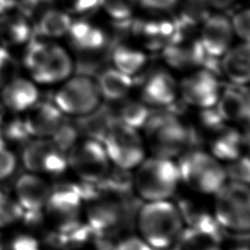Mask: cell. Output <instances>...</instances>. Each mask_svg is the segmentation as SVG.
I'll list each match as a JSON object with an SVG mask.
<instances>
[{"label": "cell", "instance_id": "obj_40", "mask_svg": "<svg viewBox=\"0 0 250 250\" xmlns=\"http://www.w3.org/2000/svg\"><path fill=\"white\" fill-rule=\"evenodd\" d=\"M91 25L87 21H77L74 22H71L69 25V28L67 32L69 33L71 44L75 47L77 46L88 34V32L91 29Z\"/></svg>", "mask_w": 250, "mask_h": 250}, {"label": "cell", "instance_id": "obj_35", "mask_svg": "<svg viewBox=\"0 0 250 250\" xmlns=\"http://www.w3.org/2000/svg\"><path fill=\"white\" fill-rule=\"evenodd\" d=\"M106 44V36L96 27H91L85 38L75 48L80 52H90L103 49Z\"/></svg>", "mask_w": 250, "mask_h": 250}, {"label": "cell", "instance_id": "obj_11", "mask_svg": "<svg viewBox=\"0 0 250 250\" xmlns=\"http://www.w3.org/2000/svg\"><path fill=\"white\" fill-rule=\"evenodd\" d=\"M85 204V223L96 234L109 235L125 220L126 208L121 198L100 193Z\"/></svg>", "mask_w": 250, "mask_h": 250}, {"label": "cell", "instance_id": "obj_25", "mask_svg": "<svg viewBox=\"0 0 250 250\" xmlns=\"http://www.w3.org/2000/svg\"><path fill=\"white\" fill-rule=\"evenodd\" d=\"M110 54L117 69L128 75L139 71L146 60L142 52L132 50L123 45L113 46Z\"/></svg>", "mask_w": 250, "mask_h": 250}, {"label": "cell", "instance_id": "obj_41", "mask_svg": "<svg viewBox=\"0 0 250 250\" xmlns=\"http://www.w3.org/2000/svg\"><path fill=\"white\" fill-rule=\"evenodd\" d=\"M113 250H152L143 239L137 236H127L117 241Z\"/></svg>", "mask_w": 250, "mask_h": 250}, {"label": "cell", "instance_id": "obj_42", "mask_svg": "<svg viewBox=\"0 0 250 250\" xmlns=\"http://www.w3.org/2000/svg\"><path fill=\"white\" fill-rule=\"evenodd\" d=\"M12 250H40L39 241L31 235L21 234L14 238L11 245Z\"/></svg>", "mask_w": 250, "mask_h": 250}, {"label": "cell", "instance_id": "obj_34", "mask_svg": "<svg viewBox=\"0 0 250 250\" xmlns=\"http://www.w3.org/2000/svg\"><path fill=\"white\" fill-rule=\"evenodd\" d=\"M3 139H7L13 143H25L30 138L26 128L24 126L23 119H13L7 123V125L2 129Z\"/></svg>", "mask_w": 250, "mask_h": 250}, {"label": "cell", "instance_id": "obj_24", "mask_svg": "<svg viewBox=\"0 0 250 250\" xmlns=\"http://www.w3.org/2000/svg\"><path fill=\"white\" fill-rule=\"evenodd\" d=\"M31 36V28L22 15L0 18V39L6 45H18Z\"/></svg>", "mask_w": 250, "mask_h": 250}, {"label": "cell", "instance_id": "obj_16", "mask_svg": "<svg viewBox=\"0 0 250 250\" xmlns=\"http://www.w3.org/2000/svg\"><path fill=\"white\" fill-rule=\"evenodd\" d=\"M209 141V152L221 162H229L242 155L244 138L240 131L224 125L212 132Z\"/></svg>", "mask_w": 250, "mask_h": 250}, {"label": "cell", "instance_id": "obj_18", "mask_svg": "<svg viewBox=\"0 0 250 250\" xmlns=\"http://www.w3.org/2000/svg\"><path fill=\"white\" fill-rule=\"evenodd\" d=\"M215 107L226 123L243 122L249 116L248 93L242 87H229L220 93Z\"/></svg>", "mask_w": 250, "mask_h": 250}, {"label": "cell", "instance_id": "obj_6", "mask_svg": "<svg viewBox=\"0 0 250 250\" xmlns=\"http://www.w3.org/2000/svg\"><path fill=\"white\" fill-rule=\"evenodd\" d=\"M102 145L110 164L121 169L133 171L146 157L143 135L116 117L105 132Z\"/></svg>", "mask_w": 250, "mask_h": 250}, {"label": "cell", "instance_id": "obj_32", "mask_svg": "<svg viewBox=\"0 0 250 250\" xmlns=\"http://www.w3.org/2000/svg\"><path fill=\"white\" fill-rule=\"evenodd\" d=\"M20 204L0 190V227H6L21 218Z\"/></svg>", "mask_w": 250, "mask_h": 250}, {"label": "cell", "instance_id": "obj_37", "mask_svg": "<svg viewBox=\"0 0 250 250\" xmlns=\"http://www.w3.org/2000/svg\"><path fill=\"white\" fill-rule=\"evenodd\" d=\"M18 66L9 53L0 56V87L5 86L15 76Z\"/></svg>", "mask_w": 250, "mask_h": 250}, {"label": "cell", "instance_id": "obj_8", "mask_svg": "<svg viewBox=\"0 0 250 250\" xmlns=\"http://www.w3.org/2000/svg\"><path fill=\"white\" fill-rule=\"evenodd\" d=\"M66 159L75 177L89 184L100 183L111 167L102 143L89 138L78 140L66 152Z\"/></svg>", "mask_w": 250, "mask_h": 250}, {"label": "cell", "instance_id": "obj_49", "mask_svg": "<svg viewBox=\"0 0 250 250\" xmlns=\"http://www.w3.org/2000/svg\"><path fill=\"white\" fill-rule=\"evenodd\" d=\"M230 250H248V249L245 248V247H235V248H232Z\"/></svg>", "mask_w": 250, "mask_h": 250}, {"label": "cell", "instance_id": "obj_14", "mask_svg": "<svg viewBox=\"0 0 250 250\" xmlns=\"http://www.w3.org/2000/svg\"><path fill=\"white\" fill-rule=\"evenodd\" d=\"M52 187L35 173L21 175L15 186L17 202L24 211H42Z\"/></svg>", "mask_w": 250, "mask_h": 250}, {"label": "cell", "instance_id": "obj_4", "mask_svg": "<svg viewBox=\"0 0 250 250\" xmlns=\"http://www.w3.org/2000/svg\"><path fill=\"white\" fill-rule=\"evenodd\" d=\"M176 164L180 183L197 194L214 195L228 182L225 166L208 150L188 149Z\"/></svg>", "mask_w": 250, "mask_h": 250}, {"label": "cell", "instance_id": "obj_44", "mask_svg": "<svg viewBox=\"0 0 250 250\" xmlns=\"http://www.w3.org/2000/svg\"><path fill=\"white\" fill-rule=\"evenodd\" d=\"M178 0H140L141 4L146 8L156 10H167L172 8Z\"/></svg>", "mask_w": 250, "mask_h": 250}, {"label": "cell", "instance_id": "obj_13", "mask_svg": "<svg viewBox=\"0 0 250 250\" xmlns=\"http://www.w3.org/2000/svg\"><path fill=\"white\" fill-rule=\"evenodd\" d=\"M63 121L64 115L54 103L38 101L23 118L26 131L33 138H51Z\"/></svg>", "mask_w": 250, "mask_h": 250}, {"label": "cell", "instance_id": "obj_20", "mask_svg": "<svg viewBox=\"0 0 250 250\" xmlns=\"http://www.w3.org/2000/svg\"><path fill=\"white\" fill-rule=\"evenodd\" d=\"M2 101L14 111H24L38 101V91L30 81L14 78L4 86Z\"/></svg>", "mask_w": 250, "mask_h": 250}, {"label": "cell", "instance_id": "obj_3", "mask_svg": "<svg viewBox=\"0 0 250 250\" xmlns=\"http://www.w3.org/2000/svg\"><path fill=\"white\" fill-rule=\"evenodd\" d=\"M132 176L133 190L145 202L169 200L180 185L176 162L159 156L146 157Z\"/></svg>", "mask_w": 250, "mask_h": 250}, {"label": "cell", "instance_id": "obj_21", "mask_svg": "<svg viewBox=\"0 0 250 250\" xmlns=\"http://www.w3.org/2000/svg\"><path fill=\"white\" fill-rule=\"evenodd\" d=\"M171 250H223L220 231L185 227Z\"/></svg>", "mask_w": 250, "mask_h": 250}, {"label": "cell", "instance_id": "obj_30", "mask_svg": "<svg viewBox=\"0 0 250 250\" xmlns=\"http://www.w3.org/2000/svg\"><path fill=\"white\" fill-rule=\"evenodd\" d=\"M49 50H50L49 45L38 40H32L31 43L28 45L24 54V58H23L24 65L31 72L35 71L46 61L49 54Z\"/></svg>", "mask_w": 250, "mask_h": 250}, {"label": "cell", "instance_id": "obj_45", "mask_svg": "<svg viewBox=\"0 0 250 250\" xmlns=\"http://www.w3.org/2000/svg\"><path fill=\"white\" fill-rule=\"evenodd\" d=\"M15 7H17V0H0V15L7 14Z\"/></svg>", "mask_w": 250, "mask_h": 250}, {"label": "cell", "instance_id": "obj_27", "mask_svg": "<svg viewBox=\"0 0 250 250\" xmlns=\"http://www.w3.org/2000/svg\"><path fill=\"white\" fill-rule=\"evenodd\" d=\"M149 114L148 105L143 102L127 101L119 107L115 117L120 122L140 130L146 122Z\"/></svg>", "mask_w": 250, "mask_h": 250}, {"label": "cell", "instance_id": "obj_28", "mask_svg": "<svg viewBox=\"0 0 250 250\" xmlns=\"http://www.w3.org/2000/svg\"><path fill=\"white\" fill-rule=\"evenodd\" d=\"M208 4L207 0H187L181 16L176 20L177 23L188 30L200 21H205L208 19Z\"/></svg>", "mask_w": 250, "mask_h": 250}, {"label": "cell", "instance_id": "obj_39", "mask_svg": "<svg viewBox=\"0 0 250 250\" xmlns=\"http://www.w3.org/2000/svg\"><path fill=\"white\" fill-rule=\"evenodd\" d=\"M249 11L244 10L236 14L232 19V25L236 34L245 41L249 39Z\"/></svg>", "mask_w": 250, "mask_h": 250}, {"label": "cell", "instance_id": "obj_38", "mask_svg": "<svg viewBox=\"0 0 250 250\" xmlns=\"http://www.w3.org/2000/svg\"><path fill=\"white\" fill-rule=\"evenodd\" d=\"M16 157L4 146H0V180L9 177L16 168Z\"/></svg>", "mask_w": 250, "mask_h": 250}, {"label": "cell", "instance_id": "obj_17", "mask_svg": "<svg viewBox=\"0 0 250 250\" xmlns=\"http://www.w3.org/2000/svg\"><path fill=\"white\" fill-rule=\"evenodd\" d=\"M231 40V26L223 16H214L206 20L200 42L206 52L219 57L227 52Z\"/></svg>", "mask_w": 250, "mask_h": 250}, {"label": "cell", "instance_id": "obj_43", "mask_svg": "<svg viewBox=\"0 0 250 250\" xmlns=\"http://www.w3.org/2000/svg\"><path fill=\"white\" fill-rule=\"evenodd\" d=\"M104 0H76L72 13L87 15L95 12L99 7L103 6Z\"/></svg>", "mask_w": 250, "mask_h": 250}, {"label": "cell", "instance_id": "obj_26", "mask_svg": "<svg viewBox=\"0 0 250 250\" xmlns=\"http://www.w3.org/2000/svg\"><path fill=\"white\" fill-rule=\"evenodd\" d=\"M71 20L65 13L49 10L41 17L36 29L41 35L58 37L67 32Z\"/></svg>", "mask_w": 250, "mask_h": 250}, {"label": "cell", "instance_id": "obj_48", "mask_svg": "<svg viewBox=\"0 0 250 250\" xmlns=\"http://www.w3.org/2000/svg\"><path fill=\"white\" fill-rule=\"evenodd\" d=\"M6 53H8V52L5 50V48H3V47L0 46V56L4 55V54H6Z\"/></svg>", "mask_w": 250, "mask_h": 250}, {"label": "cell", "instance_id": "obj_12", "mask_svg": "<svg viewBox=\"0 0 250 250\" xmlns=\"http://www.w3.org/2000/svg\"><path fill=\"white\" fill-rule=\"evenodd\" d=\"M180 93L185 104L203 109L215 106L221 92L216 75L207 69H203L183 79L180 85Z\"/></svg>", "mask_w": 250, "mask_h": 250}, {"label": "cell", "instance_id": "obj_36", "mask_svg": "<svg viewBox=\"0 0 250 250\" xmlns=\"http://www.w3.org/2000/svg\"><path fill=\"white\" fill-rule=\"evenodd\" d=\"M103 6L116 21L128 20L132 14L131 6L126 0H104Z\"/></svg>", "mask_w": 250, "mask_h": 250}, {"label": "cell", "instance_id": "obj_7", "mask_svg": "<svg viewBox=\"0 0 250 250\" xmlns=\"http://www.w3.org/2000/svg\"><path fill=\"white\" fill-rule=\"evenodd\" d=\"M101 94L91 77L78 74L55 94L53 103L64 116L82 118L101 105Z\"/></svg>", "mask_w": 250, "mask_h": 250}, {"label": "cell", "instance_id": "obj_33", "mask_svg": "<svg viewBox=\"0 0 250 250\" xmlns=\"http://www.w3.org/2000/svg\"><path fill=\"white\" fill-rule=\"evenodd\" d=\"M78 135L79 133L76 127L63 121L51 139L60 148H62L64 152H67L78 141Z\"/></svg>", "mask_w": 250, "mask_h": 250}, {"label": "cell", "instance_id": "obj_51", "mask_svg": "<svg viewBox=\"0 0 250 250\" xmlns=\"http://www.w3.org/2000/svg\"><path fill=\"white\" fill-rule=\"evenodd\" d=\"M0 250H1V238H0Z\"/></svg>", "mask_w": 250, "mask_h": 250}, {"label": "cell", "instance_id": "obj_47", "mask_svg": "<svg viewBox=\"0 0 250 250\" xmlns=\"http://www.w3.org/2000/svg\"><path fill=\"white\" fill-rule=\"evenodd\" d=\"M60 1L62 4V6H64V8L66 10H68L69 12H72L76 0H60Z\"/></svg>", "mask_w": 250, "mask_h": 250}, {"label": "cell", "instance_id": "obj_22", "mask_svg": "<svg viewBox=\"0 0 250 250\" xmlns=\"http://www.w3.org/2000/svg\"><path fill=\"white\" fill-rule=\"evenodd\" d=\"M97 86L101 97L109 102H118L124 100L130 92L133 79L118 69L108 68L102 71Z\"/></svg>", "mask_w": 250, "mask_h": 250}, {"label": "cell", "instance_id": "obj_15", "mask_svg": "<svg viewBox=\"0 0 250 250\" xmlns=\"http://www.w3.org/2000/svg\"><path fill=\"white\" fill-rule=\"evenodd\" d=\"M178 86L167 72L158 71L150 75L143 85L141 97L146 105L166 108L177 100Z\"/></svg>", "mask_w": 250, "mask_h": 250}, {"label": "cell", "instance_id": "obj_50", "mask_svg": "<svg viewBox=\"0 0 250 250\" xmlns=\"http://www.w3.org/2000/svg\"><path fill=\"white\" fill-rule=\"evenodd\" d=\"M52 1H54V0H39L40 3H50Z\"/></svg>", "mask_w": 250, "mask_h": 250}, {"label": "cell", "instance_id": "obj_5", "mask_svg": "<svg viewBox=\"0 0 250 250\" xmlns=\"http://www.w3.org/2000/svg\"><path fill=\"white\" fill-rule=\"evenodd\" d=\"M212 215L221 229L248 233L250 191L247 184L228 181L214 195Z\"/></svg>", "mask_w": 250, "mask_h": 250}, {"label": "cell", "instance_id": "obj_10", "mask_svg": "<svg viewBox=\"0 0 250 250\" xmlns=\"http://www.w3.org/2000/svg\"><path fill=\"white\" fill-rule=\"evenodd\" d=\"M22 163L35 174L60 176L67 171L66 152L51 138H35L27 142L22 151Z\"/></svg>", "mask_w": 250, "mask_h": 250}, {"label": "cell", "instance_id": "obj_1", "mask_svg": "<svg viewBox=\"0 0 250 250\" xmlns=\"http://www.w3.org/2000/svg\"><path fill=\"white\" fill-rule=\"evenodd\" d=\"M138 236L153 250L172 249L185 229L176 203L169 200L145 202L136 216Z\"/></svg>", "mask_w": 250, "mask_h": 250}, {"label": "cell", "instance_id": "obj_29", "mask_svg": "<svg viewBox=\"0 0 250 250\" xmlns=\"http://www.w3.org/2000/svg\"><path fill=\"white\" fill-rule=\"evenodd\" d=\"M163 55L166 62L176 68H185L193 65L190 46L182 47L179 43L167 44L163 51Z\"/></svg>", "mask_w": 250, "mask_h": 250}, {"label": "cell", "instance_id": "obj_23", "mask_svg": "<svg viewBox=\"0 0 250 250\" xmlns=\"http://www.w3.org/2000/svg\"><path fill=\"white\" fill-rule=\"evenodd\" d=\"M222 69L234 84L243 85L249 81L250 57L248 41L227 53L222 62Z\"/></svg>", "mask_w": 250, "mask_h": 250}, {"label": "cell", "instance_id": "obj_2", "mask_svg": "<svg viewBox=\"0 0 250 250\" xmlns=\"http://www.w3.org/2000/svg\"><path fill=\"white\" fill-rule=\"evenodd\" d=\"M146 149L151 155L169 159L179 157L190 147L194 133L179 114L168 109L149 114L143 126Z\"/></svg>", "mask_w": 250, "mask_h": 250}, {"label": "cell", "instance_id": "obj_19", "mask_svg": "<svg viewBox=\"0 0 250 250\" xmlns=\"http://www.w3.org/2000/svg\"><path fill=\"white\" fill-rule=\"evenodd\" d=\"M71 69V62L65 51L59 46H50L44 63L31 73L36 82L52 84L65 79L70 74Z\"/></svg>", "mask_w": 250, "mask_h": 250}, {"label": "cell", "instance_id": "obj_31", "mask_svg": "<svg viewBox=\"0 0 250 250\" xmlns=\"http://www.w3.org/2000/svg\"><path fill=\"white\" fill-rule=\"evenodd\" d=\"M225 170L228 181L229 180L248 185L250 179V168L247 155L242 154L238 158L228 162V165L225 166Z\"/></svg>", "mask_w": 250, "mask_h": 250}, {"label": "cell", "instance_id": "obj_46", "mask_svg": "<svg viewBox=\"0 0 250 250\" xmlns=\"http://www.w3.org/2000/svg\"><path fill=\"white\" fill-rule=\"evenodd\" d=\"M209 1L212 3V5H214L217 8H226L229 4H231L233 0H209Z\"/></svg>", "mask_w": 250, "mask_h": 250}, {"label": "cell", "instance_id": "obj_9", "mask_svg": "<svg viewBox=\"0 0 250 250\" xmlns=\"http://www.w3.org/2000/svg\"><path fill=\"white\" fill-rule=\"evenodd\" d=\"M84 203L78 185H62L52 188L43 210L54 223V231L64 234L83 223Z\"/></svg>", "mask_w": 250, "mask_h": 250}]
</instances>
